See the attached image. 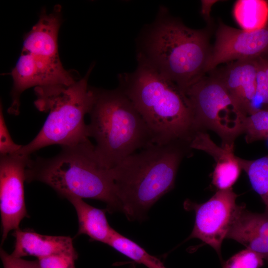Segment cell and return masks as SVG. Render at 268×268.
Here are the masks:
<instances>
[{
	"mask_svg": "<svg viewBox=\"0 0 268 268\" xmlns=\"http://www.w3.org/2000/svg\"><path fill=\"white\" fill-rule=\"evenodd\" d=\"M133 72L119 75V88L145 122L153 143L190 141L193 117L186 97L172 82L137 59Z\"/></svg>",
	"mask_w": 268,
	"mask_h": 268,
	"instance_id": "cell-2",
	"label": "cell"
},
{
	"mask_svg": "<svg viewBox=\"0 0 268 268\" xmlns=\"http://www.w3.org/2000/svg\"><path fill=\"white\" fill-rule=\"evenodd\" d=\"M217 1L215 0H202L201 13L205 20L210 23V11L212 5Z\"/></svg>",
	"mask_w": 268,
	"mask_h": 268,
	"instance_id": "cell-27",
	"label": "cell"
},
{
	"mask_svg": "<svg viewBox=\"0 0 268 268\" xmlns=\"http://www.w3.org/2000/svg\"><path fill=\"white\" fill-rule=\"evenodd\" d=\"M238 157L233 160L215 165L212 174V183L217 190L232 189L242 170Z\"/></svg>",
	"mask_w": 268,
	"mask_h": 268,
	"instance_id": "cell-21",
	"label": "cell"
},
{
	"mask_svg": "<svg viewBox=\"0 0 268 268\" xmlns=\"http://www.w3.org/2000/svg\"><path fill=\"white\" fill-rule=\"evenodd\" d=\"M94 65L86 74L70 85L56 84L34 88L36 108L48 116L37 135L15 154L30 156L44 147L71 146L89 140L84 117L95 99V88L88 84Z\"/></svg>",
	"mask_w": 268,
	"mask_h": 268,
	"instance_id": "cell-5",
	"label": "cell"
},
{
	"mask_svg": "<svg viewBox=\"0 0 268 268\" xmlns=\"http://www.w3.org/2000/svg\"><path fill=\"white\" fill-rule=\"evenodd\" d=\"M237 197L230 189L217 190L209 200L201 204L186 201L185 208L195 212L194 226L187 240L200 239L212 247L221 259L222 243L226 238L237 208Z\"/></svg>",
	"mask_w": 268,
	"mask_h": 268,
	"instance_id": "cell-9",
	"label": "cell"
},
{
	"mask_svg": "<svg viewBox=\"0 0 268 268\" xmlns=\"http://www.w3.org/2000/svg\"><path fill=\"white\" fill-rule=\"evenodd\" d=\"M150 144L111 168L121 212L142 221L147 212L174 187L184 153L178 142Z\"/></svg>",
	"mask_w": 268,
	"mask_h": 268,
	"instance_id": "cell-3",
	"label": "cell"
},
{
	"mask_svg": "<svg viewBox=\"0 0 268 268\" xmlns=\"http://www.w3.org/2000/svg\"><path fill=\"white\" fill-rule=\"evenodd\" d=\"M107 245L134 262L142 264L147 268H166L159 258L149 254L136 242L115 230Z\"/></svg>",
	"mask_w": 268,
	"mask_h": 268,
	"instance_id": "cell-18",
	"label": "cell"
},
{
	"mask_svg": "<svg viewBox=\"0 0 268 268\" xmlns=\"http://www.w3.org/2000/svg\"><path fill=\"white\" fill-rule=\"evenodd\" d=\"M132 268H135V267H134V265H133V266H132Z\"/></svg>",
	"mask_w": 268,
	"mask_h": 268,
	"instance_id": "cell-28",
	"label": "cell"
},
{
	"mask_svg": "<svg viewBox=\"0 0 268 268\" xmlns=\"http://www.w3.org/2000/svg\"><path fill=\"white\" fill-rule=\"evenodd\" d=\"M25 176L26 182L44 183L63 198L99 200L109 213L121 212L112 170L101 162L89 140L62 146L53 157H30Z\"/></svg>",
	"mask_w": 268,
	"mask_h": 268,
	"instance_id": "cell-1",
	"label": "cell"
},
{
	"mask_svg": "<svg viewBox=\"0 0 268 268\" xmlns=\"http://www.w3.org/2000/svg\"><path fill=\"white\" fill-rule=\"evenodd\" d=\"M234 18L242 29L252 31L268 24V1L238 0L233 8Z\"/></svg>",
	"mask_w": 268,
	"mask_h": 268,
	"instance_id": "cell-17",
	"label": "cell"
},
{
	"mask_svg": "<svg viewBox=\"0 0 268 268\" xmlns=\"http://www.w3.org/2000/svg\"><path fill=\"white\" fill-rule=\"evenodd\" d=\"M243 133L248 143L268 139V109H260L247 116Z\"/></svg>",
	"mask_w": 268,
	"mask_h": 268,
	"instance_id": "cell-20",
	"label": "cell"
},
{
	"mask_svg": "<svg viewBox=\"0 0 268 268\" xmlns=\"http://www.w3.org/2000/svg\"><path fill=\"white\" fill-rule=\"evenodd\" d=\"M209 73L185 93L193 115L194 133L208 129L219 135L222 144L234 143L243 133L247 115L238 108L220 79Z\"/></svg>",
	"mask_w": 268,
	"mask_h": 268,
	"instance_id": "cell-7",
	"label": "cell"
},
{
	"mask_svg": "<svg viewBox=\"0 0 268 268\" xmlns=\"http://www.w3.org/2000/svg\"><path fill=\"white\" fill-rule=\"evenodd\" d=\"M226 238L233 239L268 262V214L238 205Z\"/></svg>",
	"mask_w": 268,
	"mask_h": 268,
	"instance_id": "cell-13",
	"label": "cell"
},
{
	"mask_svg": "<svg viewBox=\"0 0 268 268\" xmlns=\"http://www.w3.org/2000/svg\"><path fill=\"white\" fill-rule=\"evenodd\" d=\"M268 56V24L252 31L238 29L220 23L211 47L205 72L224 63L254 60Z\"/></svg>",
	"mask_w": 268,
	"mask_h": 268,
	"instance_id": "cell-11",
	"label": "cell"
},
{
	"mask_svg": "<svg viewBox=\"0 0 268 268\" xmlns=\"http://www.w3.org/2000/svg\"><path fill=\"white\" fill-rule=\"evenodd\" d=\"M257 67V59L237 60L211 71L220 79L238 108L247 116L252 113L256 95Z\"/></svg>",
	"mask_w": 268,
	"mask_h": 268,
	"instance_id": "cell-12",
	"label": "cell"
},
{
	"mask_svg": "<svg viewBox=\"0 0 268 268\" xmlns=\"http://www.w3.org/2000/svg\"><path fill=\"white\" fill-rule=\"evenodd\" d=\"M67 199L76 212L78 223L76 235H86L91 240L107 244L115 229L108 223L107 210L95 207L76 197Z\"/></svg>",
	"mask_w": 268,
	"mask_h": 268,
	"instance_id": "cell-16",
	"label": "cell"
},
{
	"mask_svg": "<svg viewBox=\"0 0 268 268\" xmlns=\"http://www.w3.org/2000/svg\"><path fill=\"white\" fill-rule=\"evenodd\" d=\"M30 156L18 154L0 156V212L2 227L1 244L9 232L19 228L29 217L25 201L24 183Z\"/></svg>",
	"mask_w": 268,
	"mask_h": 268,
	"instance_id": "cell-10",
	"label": "cell"
},
{
	"mask_svg": "<svg viewBox=\"0 0 268 268\" xmlns=\"http://www.w3.org/2000/svg\"><path fill=\"white\" fill-rule=\"evenodd\" d=\"M77 253L61 254L37 259L39 268H75Z\"/></svg>",
	"mask_w": 268,
	"mask_h": 268,
	"instance_id": "cell-24",
	"label": "cell"
},
{
	"mask_svg": "<svg viewBox=\"0 0 268 268\" xmlns=\"http://www.w3.org/2000/svg\"><path fill=\"white\" fill-rule=\"evenodd\" d=\"M242 170L248 176L253 190L260 196L268 214V154L255 160L238 157Z\"/></svg>",
	"mask_w": 268,
	"mask_h": 268,
	"instance_id": "cell-19",
	"label": "cell"
},
{
	"mask_svg": "<svg viewBox=\"0 0 268 268\" xmlns=\"http://www.w3.org/2000/svg\"><path fill=\"white\" fill-rule=\"evenodd\" d=\"M88 135L96 142L101 162L111 169L127 156L153 143L149 130L137 109L118 87L95 88V99L89 113Z\"/></svg>",
	"mask_w": 268,
	"mask_h": 268,
	"instance_id": "cell-6",
	"label": "cell"
},
{
	"mask_svg": "<svg viewBox=\"0 0 268 268\" xmlns=\"http://www.w3.org/2000/svg\"><path fill=\"white\" fill-rule=\"evenodd\" d=\"M12 235L15 242L11 254L16 258L31 256L40 259L76 252L72 240L69 236L45 235L31 229L19 228L14 230Z\"/></svg>",
	"mask_w": 268,
	"mask_h": 268,
	"instance_id": "cell-14",
	"label": "cell"
},
{
	"mask_svg": "<svg viewBox=\"0 0 268 268\" xmlns=\"http://www.w3.org/2000/svg\"><path fill=\"white\" fill-rule=\"evenodd\" d=\"M263 258L256 252L246 249L241 251L223 264L222 268H260Z\"/></svg>",
	"mask_w": 268,
	"mask_h": 268,
	"instance_id": "cell-23",
	"label": "cell"
},
{
	"mask_svg": "<svg viewBox=\"0 0 268 268\" xmlns=\"http://www.w3.org/2000/svg\"><path fill=\"white\" fill-rule=\"evenodd\" d=\"M160 14L145 37L137 59L174 83L185 95L206 73L212 47L209 33L187 27L166 16L165 10Z\"/></svg>",
	"mask_w": 268,
	"mask_h": 268,
	"instance_id": "cell-4",
	"label": "cell"
},
{
	"mask_svg": "<svg viewBox=\"0 0 268 268\" xmlns=\"http://www.w3.org/2000/svg\"><path fill=\"white\" fill-rule=\"evenodd\" d=\"M10 74L13 79L10 92L12 102L7 111L14 115L19 114L21 95L29 88L56 84L68 85L77 80L71 71L64 67L59 56L23 51Z\"/></svg>",
	"mask_w": 268,
	"mask_h": 268,
	"instance_id": "cell-8",
	"label": "cell"
},
{
	"mask_svg": "<svg viewBox=\"0 0 268 268\" xmlns=\"http://www.w3.org/2000/svg\"><path fill=\"white\" fill-rule=\"evenodd\" d=\"M22 145L15 143L12 140L8 130L3 114L2 106L0 110V156L13 155L21 148Z\"/></svg>",
	"mask_w": 268,
	"mask_h": 268,
	"instance_id": "cell-25",
	"label": "cell"
},
{
	"mask_svg": "<svg viewBox=\"0 0 268 268\" xmlns=\"http://www.w3.org/2000/svg\"><path fill=\"white\" fill-rule=\"evenodd\" d=\"M0 256L3 268H39L36 260L29 261L13 257L0 248Z\"/></svg>",
	"mask_w": 268,
	"mask_h": 268,
	"instance_id": "cell-26",
	"label": "cell"
},
{
	"mask_svg": "<svg viewBox=\"0 0 268 268\" xmlns=\"http://www.w3.org/2000/svg\"><path fill=\"white\" fill-rule=\"evenodd\" d=\"M62 19L60 5H55L50 13L43 9L38 22L25 35L22 51L59 56L58 39Z\"/></svg>",
	"mask_w": 268,
	"mask_h": 268,
	"instance_id": "cell-15",
	"label": "cell"
},
{
	"mask_svg": "<svg viewBox=\"0 0 268 268\" xmlns=\"http://www.w3.org/2000/svg\"><path fill=\"white\" fill-rule=\"evenodd\" d=\"M257 65L256 92L251 114L260 109H268V56L258 58Z\"/></svg>",
	"mask_w": 268,
	"mask_h": 268,
	"instance_id": "cell-22",
	"label": "cell"
}]
</instances>
